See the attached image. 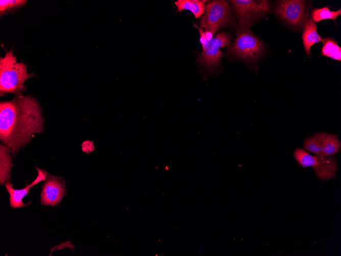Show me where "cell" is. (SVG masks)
I'll use <instances>...</instances> for the list:
<instances>
[{"label": "cell", "instance_id": "21", "mask_svg": "<svg viewBox=\"0 0 341 256\" xmlns=\"http://www.w3.org/2000/svg\"><path fill=\"white\" fill-rule=\"evenodd\" d=\"M204 32L207 40L209 42H210L213 38V35L209 31H205Z\"/></svg>", "mask_w": 341, "mask_h": 256}, {"label": "cell", "instance_id": "9", "mask_svg": "<svg viewBox=\"0 0 341 256\" xmlns=\"http://www.w3.org/2000/svg\"><path fill=\"white\" fill-rule=\"evenodd\" d=\"M42 186L41 202L44 205L55 206L61 201L65 193L63 180L47 173L46 179Z\"/></svg>", "mask_w": 341, "mask_h": 256}, {"label": "cell", "instance_id": "14", "mask_svg": "<svg viewBox=\"0 0 341 256\" xmlns=\"http://www.w3.org/2000/svg\"><path fill=\"white\" fill-rule=\"evenodd\" d=\"M10 151V150L8 147L1 145L0 181L1 184L8 181L10 178L11 169L13 166V164L9 154Z\"/></svg>", "mask_w": 341, "mask_h": 256}, {"label": "cell", "instance_id": "13", "mask_svg": "<svg viewBox=\"0 0 341 256\" xmlns=\"http://www.w3.org/2000/svg\"><path fill=\"white\" fill-rule=\"evenodd\" d=\"M322 150L325 156L334 155L341 148V143L338 136L332 133L320 132Z\"/></svg>", "mask_w": 341, "mask_h": 256}, {"label": "cell", "instance_id": "4", "mask_svg": "<svg viewBox=\"0 0 341 256\" xmlns=\"http://www.w3.org/2000/svg\"><path fill=\"white\" fill-rule=\"evenodd\" d=\"M205 12L200 20V27L213 35L225 26H236L230 7L226 1L209 2L206 6Z\"/></svg>", "mask_w": 341, "mask_h": 256}, {"label": "cell", "instance_id": "22", "mask_svg": "<svg viewBox=\"0 0 341 256\" xmlns=\"http://www.w3.org/2000/svg\"><path fill=\"white\" fill-rule=\"evenodd\" d=\"M203 251H204L202 247H201V248L199 249L198 253L200 254H202V253L203 252Z\"/></svg>", "mask_w": 341, "mask_h": 256}, {"label": "cell", "instance_id": "18", "mask_svg": "<svg viewBox=\"0 0 341 256\" xmlns=\"http://www.w3.org/2000/svg\"><path fill=\"white\" fill-rule=\"evenodd\" d=\"M27 2L26 0H1V16L24 6Z\"/></svg>", "mask_w": 341, "mask_h": 256}, {"label": "cell", "instance_id": "1", "mask_svg": "<svg viewBox=\"0 0 341 256\" xmlns=\"http://www.w3.org/2000/svg\"><path fill=\"white\" fill-rule=\"evenodd\" d=\"M39 103L34 97L16 95L0 103V138L13 154L43 130V118Z\"/></svg>", "mask_w": 341, "mask_h": 256}, {"label": "cell", "instance_id": "17", "mask_svg": "<svg viewBox=\"0 0 341 256\" xmlns=\"http://www.w3.org/2000/svg\"><path fill=\"white\" fill-rule=\"evenodd\" d=\"M341 15V9L331 11L328 7L313 9L311 12L312 20L314 22H319L325 19L335 20L337 17Z\"/></svg>", "mask_w": 341, "mask_h": 256}, {"label": "cell", "instance_id": "19", "mask_svg": "<svg viewBox=\"0 0 341 256\" xmlns=\"http://www.w3.org/2000/svg\"><path fill=\"white\" fill-rule=\"evenodd\" d=\"M193 24L194 26L197 28L199 31L200 34V41L202 46V51H204L208 47L210 42L207 40L203 29L195 24L194 22H193Z\"/></svg>", "mask_w": 341, "mask_h": 256}, {"label": "cell", "instance_id": "16", "mask_svg": "<svg viewBox=\"0 0 341 256\" xmlns=\"http://www.w3.org/2000/svg\"><path fill=\"white\" fill-rule=\"evenodd\" d=\"M303 147L306 151L319 156H325L323 153L320 133L317 132L305 138Z\"/></svg>", "mask_w": 341, "mask_h": 256}, {"label": "cell", "instance_id": "5", "mask_svg": "<svg viewBox=\"0 0 341 256\" xmlns=\"http://www.w3.org/2000/svg\"><path fill=\"white\" fill-rule=\"evenodd\" d=\"M263 51L262 42L250 29H239L235 41L228 48L227 53L247 62H252L258 59Z\"/></svg>", "mask_w": 341, "mask_h": 256}, {"label": "cell", "instance_id": "12", "mask_svg": "<svg viewBox=\"0 0 341 256\" xmlns=\"http://www.w3.org/2000/svg\"><path fill=\"white\" fill-rule=\"evenodd\" d=\"M206 0H177L175 4L177 9L176 12H181L183 10L190 11L196 18H200L205 13Z\"/></svg>", "mask_w": 341, "mask_h": 256}, {"label": "cell", "instance_id": "7", "mask_svg": "<svg viewBox=\"0 0 341 256\" xmlns=\"http://www.w3.org/2000/svg\"><path fill=\"white\" fill-rule=\"evenodd\" d=\"M275 12L288 24L297 28L303 26L307 15L305 1L300 0L279 1L275 6Z\"/></svg>", "mask_w": 341, "mask_h": 256}, {"label": "cell", "instance_id": "2", "mask_svg": "<svg viewBox=\"0 0 341 256\" xmlns=\"http://www.w3.org/2000/svg\"><path fill=\"white\" fill-rule=\"evenodd\" d=\"M34 76L29 74L27 65L16 60L12 49L7 51L4 57L0 58V95L19 94L26 89L25 82Z\"/></svg>", "mask_w": 341, "mask_h": 256}, {"label": "cell", "instance_id": "3", "mask_svg": "<svg viewBox=\"0 0 341 256\" xmlns=\"http://www.w3.org/2000/svg\"><path fill=\"white\" fill-rule=\"evenodd\" d=\"M293 157L302 168L312 167L316 177L320 180L328 181L336 176L338 160L335 155H312L304 149L297 148L293 152Z\"/></svg>", "mask_w": 341, "mask_h": 256}, {"label": "cell", "instance_id": "10", "mask_svg": "<svg viewBox=\"0 0 341 256\" xmlns=\"http://www.w3.org/2000/svg\"><path fill=\"white\" fill-rule=\"evenodd\" d=\"M37 170L38 171V176L36 178L31 184L27 185L23 189L18 190L14 189L12 183L9 182L6 183L5 187L10 194V206L15 208L28 205V203L24 204L22 203V198L29 194V191L31 188L40 181H44L46 179L47 173L45 171L39 168H37Z\"/></svg>", "mask_w": 341, "mask_h": 256}, {"label": "cell", "instance_id": "11", "mask_svg": "<svg viewBox=\"0 0 341 256\" xmlns=\"http://www.w3.org/2000/svg\"><path fill=\"white\" fill-rule=\"evenodd\" d=\"M304 24V28L302 34L303 43L305 52L307 54L308 57L310 58L311 47L314 44L322 41L323 39L318 33L316 25L308 14Z\"/></svg>", "mask_w": 341, "mask_h": 256}, {"label": "cell", "instance_id": "15", "mask_svg": "<svg viewBox=\"0 0 341 256\" xmlns=\"http://www.w3.org/2000/svg\"><path fill=\"white\" fill-rule=\"evenodd\" d=\"M322 55L338 61H341V48L332 38L328 37L322 41Z\"/></svg>", "mask_w": 341, "mask_h": 256}, {"label": "cell", "instance_id": "8", "mask_svg": "<svg viewBox=\"0 0 341 256\" xmlns=\"http://www.w3.org/2000/svg\"><path fill=\"white\" fill-rule=\"evenodd\" d=\"M230 42V38L225 33H220L213 37L208 47L202 51L199 56L198 60L206 68L212 69L220 63L223 56L220 48L228 46Z\"/></svg>", "mask_w": 341, "mask_h": 256}, {"label": "cell", "instance_id": "20", "mask_svg": "<svg viewBox=\"0 0 341 256\" xmlns=\"http://www.w3.org/2000/svg\"><path fill=\"white\" fill-rule=\"evenodd\" d=\"M87 144H86V142L84 143V146H87V148L85 149L84 151H87V152H90L93 150V145L92 144H90V142H87Z\"/></svg>", "mask_w": 341, "mask_h": 256}, {"label": "cell", "instance_id": "6", "mask_svg": "<svg viewBox=\"0 0 341 256\" xmlns=\"http://www.w3.org/2000/svg\"><path fill=\"white\" fill-rule=\"evenodd\" d=\"M229 2L236 13L239 29H249L257 18L271 10L270 2L266 0H232Z\"/></svg>", "mask_w": 341, "mask_h": 256}]
</instances>
